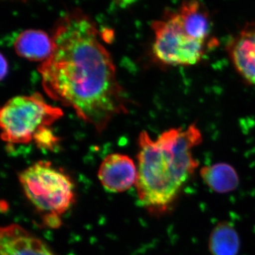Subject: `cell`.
I'll use <instances>...</instances> for the list:
<instances>
[{
  "label": "cell",
  "mask_w": 255,
  "mask_h": 255,
  "mask_svg": "<svg viewBox=\"0 0 255 255\" xmlns=\"http://www.w3.org/2000/svg\"><path fill=\"white\" fill-rule=\"evenodd\" d=\"M230 55L240 75L255 85V28H247L240 33L231 45Z\"/></svg>",
  "instance_id": "cell-8"
},
{
  "label": "cell",
  "mask_w": 255,
  "mask_h": 255,
  "mask_svg": "<svg viewBox=\"0 0 255 255\" xmlns=\"http://www.w3.org/2000/svg\"><path fill=\"white\" fill-rule=\"evenodd\" d=\"M52 39L53 53L39 67L45 92L103 131L127 113L128 101L95 22L74 10L57 23Z\"/></svg>",
  "instance_id": "cell-1"
},
{
  "label": "cell",
  "mask_w": 255,
  "mask_h": 255,
  "mask_svg": "<svg viewBox=\"0 0 255 255\" xmlns=\"http://www.w3.org/2000/svg\"><path fill=\"white\" fill-rule=\"evenodd\" d=\"M241 246L237 230L228 221L218 223L210 233L208 246L211 255H238Z\"/></svg>",
  "instance_id": "cell-12"
},
{
  "label": "cell",
  "mask_w": 255,
  "mask_h": 255,
  "mask_svg": "<svg viewBox=\"0 0 255 255\" xmlns=\"http://www.w3.org/2000/svg\"><path fill=\"white\" fill-rule=\"evenodd\" d=\"M137 170L128 156L115 153L107 156L99 169L102 186L111 192H124L136 183Z\"/></svg>",
  "instance_id": "cell-6"
},
{
  "label": "cell",
  "mask_w": 255,
  "mask_h": 255,
  "mask_svg": "<svg viewBox=\"0 0 255 255\" xmlns=\"http://www.w3.org/2000/svg\"><path fill=\"white\" fill-rule=\"evenodd\" d=\"M176 14L183 29L191 38L206 43L211 33V25L204 6L199 1H186Z\"/></svg>",
  "instance_id": "cell-9"
},
{
  "label": "cell",
  "mask_w": 255,
  "mask_h": 255,
  "mask_svg": "<svg viewBox=\"0 0 255 255\" xmlns=\"http://www.w3.org/2000/svg\"><path fill=\"white\" fill-rule=\"evenodd\" d=\"M155 33L153 53L161 63L169 65H193L204 55L206 43L191 38L183 29L176 12L152 23Z\"/></svg>",
  "instance_id": "cell-5"
},
{
  "label": "cell",
  "mask_w": 255,
  "mask_h": 255,
  "mask_svg": "<svg viewBox=\"0 0 255 255\" xmlns=\"http://www.w3.org/2000/svg\"><path fill=\"white\" fill-rule=\"evenodd\" d=\"M33 140H35L39 147L50 150L54 148L58 142V137L55 136L49 128L38 132Z\"/></svg>",
  "instance_id": "cell-13"
},
{
  "label": "cell",
  "mask_w": 255,
  "mask_h": 255,
  "mask_svg": "<svg viewBox=\"0 0 255 255\" xmlns=\"http://www.w3.org/2000/svg\"><path fill=\"white\" fill-rule=\"evenodd\" d=\"M0 255H55L41 240L21 226L0 227Z\"/></svg>",
  "instance_id": "cell-7"
},
{
  "label": "cell",
  "mask_w": 255,
  "mask_h": 255,
  "mask_svg": "<svg viewBox=\"0 0 255 255\" xmlns=\"http://www.w3.org/2000/svg\"><path fill=\"white\" fill-rule=\"evenodd\" d=\"M202 140L196 125L169 129L155 140L147 132L140 133L135 184L143 205L163 209L175 200L199 167L193 150Z\"/></svg>",
  "instance_id": "cell-2"
},
{
  "label": "cell",
  "mask_w": 255,
  "mask_h": 255,
  "mask_svg": "<svg viewBox=\"0 0 255 255\" xmlns=\"http://www.w3.org/2000/svg\"><path fill=\"white\" fill-rule=\"evenodd\" d=\"M19 181L25 194L37 209L46 213V222L56 225L58 216L73 205L74 184L70 177L46 161H40L23 170Z\"/></svg>",
  "instance_id": "cell-3"
},
{
  "label": "cell",
  "mask_w": 255,
  "mask_h": 255,
  "mask_svg": "<svg viewBox=\"0 0 255 255\" xmlns=\"http://www.w3.org/2000/svg\"><path fill=\"white\" fill-rule=\"evenodd\" d=\"M201 179L206 187L217 194L233 192L240 185V177L232 165L219 162L200 169Z\"/></svg>",
  "instance_id": "cell-11"
},
{
  "label": "cell",
  "mask_w": 255,
  "mask_h": 255,
  "mask_svg": "<svg viewBox=\"0 0 255 255\" xmlns=\"http://www.w3.org/2000/svg\"><path fill=\"white\" fill-rule=\"evenodd\" d=\"M7 70V62H6L4 57L0 53V80H2L6 76Z\"/></svg>",
  "instance_id": "cell-14"
},
{
  "label": "cell",
  "mask_w": 255,
  "mask_h": 255,
  "mask_svg": "<svg viewBox=\"0 0 255 255\" xmlns=\"http://www.w3.org/2000/svg\"><path fill=\"white\" fill-rule=\"evenodd\" d=\"M63 115L38 94L15 97L0 107L1 137L10 144L28 143Z\"/></svg>",
  "instance_id": "cell-4"
},
{
  "label": "cell",
  "mask_w": 255,
  "mask_h": 255,
  "mask_svg": "<svg viewBox=\"0 0 255 255\" xmlns=\"http://www.w3.org/2000/svg\"><path fill=\"white\" fill-rule=\"evenodd\" d=\"M14 48L17 54L22 58L31 61L44 62L53 53V41L41 30H26L16 38Z\"/></svg>",
  "instance_id": "cell-10"
}]
</instances>
